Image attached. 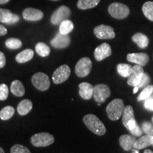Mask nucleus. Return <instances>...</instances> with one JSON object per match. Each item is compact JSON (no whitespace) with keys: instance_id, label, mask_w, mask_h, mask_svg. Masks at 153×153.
<instances>
[{"instance_id":"22","label":"nucleus","mask_w":153,"mask_h":153,"mask_svg":"<svg viewBox=\"0 0 153 153\" xmlns=\"http://www.w3.org/2000/svg\"><path fill=\"white\" fill-rule=\"evenodd\" d=\"M33 108V104L29 99H24L17 106V111L21 116H26Z\"/></svg>"},{"instance_id":"13","label":"nucleus","mask_w":153,"mask_h":153,"mask_svg":"<svg viewBox=\"0 0 153 153\" xmlns=\"http://www.w3.org/2000/svg\"><path fill=\"white\" fill-rule=\"evenodd\" d=\"M71 43V38L68 34H62L59 33L51 41V45L57 49H62L68 47Z\"/></svg>"},{"instance_id":"14","label":"nucleus","mask_w":153,"mask_h":153,"mask_svg":"<svg viewBox=\"0 0 153 153\" xmlns=\"http://www.w3.org/2000/svg\"><path fill=\"white\" fill-rule=\"evenodd\" d=\"M112 53L111 48L109 44L104 43L96 48L94 51V57L99 62L109 57Z\"/></svg>"},{"instance_id":"49","label":"nucleus","mask_w":153,"mask_h":153,"mask_svg":"<svg viewBox=\"0 0 153 153\" xmlns=\"http://www.w3.org/2000/svg\"><path fill=\"white\" fill-rule=\"evenodd\" d=\"M0 9H1V8H0Z\"/></svg>"},{"instance_id":"10","label":"nucleus","mask_w":153,"mask_h":153,"mask_svg":"<svg viewBox=\"0 0 153 153\" xmlns=\"http://www.w3.org/2000/svg\"><path fill=\"white\" fill-rule=\"evenodd\" d=\"M122 123L123 125L125 126L126 129L128 131H131L132 129L134 128L137 122L135 120V116H134V111L133 107L131 106H126L124 108L123 114L122 115Z\"/></svg>"},{"instance_id":"36","label":"nucleus","mask_w":153,"mask_h":153,"mask_svg":"<svg viewBox=\"0 0 153 153\" xmlns=\"http://www.w3.org/2000/svg\"><path fill=\"white\" fill-rule=\"evenodd\" d=\"M150 82V78L148 74L144 73L143 75L142 79H141L140 82L138 84V85L136 86V87H138V89H140V88H143L148 86Z\"/></svg>"},{"instance_id":"8","label":"nucleus","mask_w":153,"mask_h":153,"mask_svg":"<svg viewBox=\"0 0 153 153\" xmlns=\"http://www.w3.org/2000/svg\"><path fill=\"white\" fill-rule=\"evenodd\" d=\"M111 95V90L109 87L104 84H100L94 87L93 97L95 101L101 104L105 102L108 97Z\"/></svg>"},{"instance_id":"28","label":"nucleus","mask_w":153,"mask_h":153,"mask_svg":"<svg viewBox=\"0 0 153 153\" xmlns=\"http://www.w3.org/2000/svg\"><path fill=\"white\" fill-rule=\"evenodd\" d=\"M15 109L13 106H7L0 111V119L2 120H7L14 116Z\"/></svg>"},{"instance_id":"9","label":"nucleus","mask_w":153,"mask_h":153,"mask_svg":"<svg viewBox=\"0 0 153 153\" xmlns=\"http://www.w3.org/2000/svg\"><path fill=\"white\" fill-rule=\"evenodd\" d=\"M71 74L70 67L67 65H62L57 68L53 72L52 79L55 84H61L65 82L67 79L70 77Z\"/></svg>"},{"instance_id":"37","label":"nucleus","mask_w":153,"mask_h":153,"mask_svg":"<svg viewBox=\"0 0 153 153\" xmlns=\"http://www.w3.org/2000/svg\"><path fill=\"white\" fill-rule=\"evenodd\" d=\"M130 132H131V133L133 136H141L143 133L137 123H136V125L134 127V128L132 129L131 131H130Z\"/></svg>"},{"instance_id":"24","label":"nucleus","mask_w":153,"mask_h":153,"mask_svg":"<svg viewBox=\"0 0 153 153\" xmlns=\"http://www.w3.org/2000/svg\"><path fill=\"white\" fill-rule=\"evenodd\" d=\"M11 91L16 97H23L25 94V88L22 82L19 80L13 81L11 85Z\"/></svg>"},{"instance_id":"18","label":"nucleus","mask_w":153,"mask_h":153,"mask_svg":"<svg viewBox=\"0 0 153 153\" xmlns=\"http://www.w3.org/2000/svg\"><path fill=\"white\" fill-rule=\"evenodd\" d=\"M79 94L81 98L89 100L93 97L94 87L88 82H82L79 85Z\"/></svg>"},{"instance_id":"20","label":"nucleus","mask_w":153,"mask_h":153,"mask_svg":"<svg viewBox=\"0 0 153 153\" xmlns=\"http://www.w3.org/2000/svg\"><path fill=\"white\" fill-rule=\"evenodd\" d=\"M135 140L136 139L135 137L129 135H123L119 137V144L124 150L129 151L133 150Z\"/></svg>"},{"instance_id":"33","label":"nucleus","mask_w":153,"mask_h":153,"mask_svg":"<svg viewBox=\"0 0 153 153\" xmlns=\"http://www.w3.org/2000/svg\"><path fill=\"white\" fill-rule=\"evenodd\" d=\"M10 153H31L28 148L20 144L14 145L11 147Z\"/></svg>"},{"instance_id":"3","label":"nucleus","mask_w":153,"mask_h":153,"mask_svg":"<svg viewBox=\"0 0 153 153\" xmlns=\"http://www.w3.org/2000/svg\"><path fill=\"white\" fill-rule=\"evenodd\" d=\"M108 14L113 18L123 19L127 18L130 14V9L126 4L122 3L114 2L111 4L108 8Z\"/></svg>"},{"instance_id":"16","label":"nucleus","mask_w":153,"mask_h":153,"mask_svg":"<svg viewBox=\"0 0 153 153\" xmlns=\"http://www.w3.org/2000/svg\"><path fill=\"white\" fill-rule=\"evenodd\" d=\"M127 60L141 67L146 65L149 62V56L145 53H129L127 55Z\"/></svg>"},{"instance_id":"43","label":"nucleus","mask_w":153,"mask_h":153,"mask_svg":"<svg viewBox=\"0 0 153 153\" xmlns=\"http://www.w3.org/2000/svg\"><path fill=\"white\" fill-rule=\"evenodd\" d=\"M143 153H153V152L151 150H149V149H147V150H145L144 151V152Z\"/></svg>"},{"instance_id":"15","label":"nucleus","mask_w":153,"mask_h":153,"mask_svg":"<svg viewBox=\"0 0 153 153\" xmlns=\"http://www.w3.org/2000/svg\"><path fill=\"white\" fill-rule=\"evenodd\" d=\"M23 18L29 22H38L43 18V11L34 8H26L22 13Z\"/></svg>"},{"instance_id":"35","label":"nucleus","mask_w":153,"mask_h":153,"mask_svg":"<svg viewBox=\"0 0 153 153\" xmlns=\"http://www.w3.org/2000/svg\"><path fill=\"white\" fill-rule=\"evenodd\" d=\"M143 131L146 135L153 136V126L149 122H143L142 124Z\"/></svg>"},{"instance_id":"7","label":"nucleus","mask_w":153,"mask_h":153,"mask_svg":"<svg viewBox=\"0 0 153 153\" xmlns=\"http://www.w3.org/2000/svg\"><path fill=\"white\" fill-rule=\"evenodd\" d=\"M71 15V10L66 6H61L53 13L51 22L53 25L60 24L63 21L67 20Z\"/></svg>"},{"instance_id":"12","label":"nucleus","mask_w":153,"mask_h":153,"mask_svg":"<svg viewBox=\"0 0 153 153\" xmlns=\"http://www.w3.org/2000/svg\"><path fill=\"white\" fill-rule=\"evenodd\" d=\"M144 70L143 68L140 65H135L132 68L131 73L128 76L127 83L131 87H136L142 79Z\"/></svg>"},{"instance_id":"4","label":"nucleus","mask_w":153,"mask_h":153,"mask_svg":"<svg viewBox=\"0 0 153 153\" xmlns=\"http://www.w3.org/2000/svg\"><path fill=\"white\" fill-rule=\"evenodd\" d=\"M55 141L54 136L48 133H38L30 137V143L37 148H43L52 145Z\"/></svg>"},{"instance_id":"30","label":"nucleus","mask_w":153,"mask_h":153,"mask_svg":"<svg viewBox=\"0 0 153 153\" xmlns=\"http://www.w3.org/2000/svg\"><path fill=\"white\" fill-rule=\"evenodd\" d=\"M132 71V67L128 64L120 63L117 65V72L123 77H128Z\"/></svg>"},{"instance_id":"25","label":"nucleus","mask_w":153,"mask_h":153,"mask_svg":"<svg viewBox=\"0 0 153 153\" xmlns=\"http://www.w3.org/2000/svg\"><path fill=\"white\" fill-rule=\"evenodd\" d=\"M101 0H78L77 5L78 9L82 10H86L94 8L99 4Z\"/></svg>"},{"instance_id":"47","label":"nucleus","mask_w":153,"mask_h":153,"mask_svg":"<svg viewBox=\"0 0 153 153\" xmlns=\"http://www.w3.org/2000/svg\"><path fill=\"white\" fill-rule=\"evenodd\" d=\"M152 121H153V118H152Z\"/></svg>"},{"instance_id":"6","label":"nucleus","mask_w":153,"mask_h":153,"mask_svg":"<svg viewBox=\"0 0 153 153\" xmlns=\"http://www.w3.org/2000/svg\"><path fill=\"white\" fill-rule=\"evenodd\" d=\"M92 62L90 58L84 57L76 62L75 66V73L79 77H85L90 73Z\"/></svg>"},{"instance_id":"38","label":"nucleus","mask_w":153,"mask_h":153,"mask_svg":"<svg viewBox=\"0 0 153 153\" xmlns=\"http://www.w3.org/2000/svg\"><path fill=\"white\" fill-rule=\"evenodd\" d=\"M145 107L148 110L152 111H153V99H146L145 102Z\"/></svg>"},{"instance_id":"1","label":"nucleus","mask_w":153,"mask_h":153,"mask_svg":"<svg viewBox=\"0 0 153 153\" xmlns=\"http://www.w3.org/2000/svg\"><path fill=\"white\" fill-rule=\"evenodd\" d=\"M83 122L91 132L97 135H104L106 132L104 124L99 118L94 114L85 115Z\"/></svg>"},{"instance_id":"42","label":"nucleus","mask_w":153,"mask_h":153,"mask_svg":"<svg viewBox=\"0 0 153 153\" xmlns=\"http://www.w3.org/2000/svg\"><path fill=\"white\" fill-rule=\"evenodd\" d=\"M138 87H134V89H133V94H136L137 91H138Z\"/></svg>"},{"instance_id":"44","label":"nucleus","mask_w":153,"mask_h":153,"mask_svg":"<svg viewBox=\"0 0 153 153\" xmlns=\"http://www.w3.org/2000/svg\"><path fill=\"white\" fill-rule=\"evenodd\" d=\"M132 153H139L138 150H136V149L133 148V151H132Z\"/></svg>"},{"instance_id":"19","label":"nucleus","mask_w":153,"mask_h":153,"mask_svg":"<svg viewBox=\"0 0 153 153\" xmlns=\"http://www.w3.org/2000/svg\"><path fill=\"white\" fill-rule=\"evenodd\" d=\"M153 144V136L152 135H146L142 136L135 140L133 145V148L136 150H142L152 145Z\"/></svg>"},{"instance_id":"48","label":"nucleus","mask_w":153,"mask_h":153,"mask_svg":"<svg viewBox=\"0 0 153 153\" xmlns=\"http://www.w3.org/2000/svg\"><path fill=\"white\" fill-rule=\"evenodd\" d=\"M152 145H153V144H152Z\"/></svg>"},{"instance_id":"40","label":"nucleus","mask_w":153,"mask_h":153,"mask_svg":"<svg viewBox=\"0 0 153 153\" xmlns=\"http://www.w3.org/2000/svg\"><path fill=\"white\" fill-rule=\"evenodd\" d=\"M7 33V29L2 25L0 24V36H5Z\"/></svg>"},{"instance_id":"41","label":"nucleus","mask_w":153,"mask_h":153,"mask_svg":"<svg viewBox=\"0 0 153 153\" xmlns=\"http://www.w3.org/2000/svg\"><path fill=\"white\" fill-rule=\"evenodd\" d=\"M9 1H10V0H0V4H4L9 2Z\"/></svg>"},{"instance_id":"5","label":"nucleus","mask_w":153,"mask_h":153,"mask_svg":"<svg viewBox=\"0 0 153 153\" xmlns=\"http://www.w3.org/2000/svg\"><path fill=\"white\" fill-rule=\"evenodd\" d=\"M31 82L33 87L41 91L48 90L51 87V82L48 76L43 72H37L34 74L31 78Z\"/></svg>"},{"instance_id":"39","label":"nucleus","mask_w":153,"mask_h":153,"mask_svg":"<svg viewBox=\"0 0 153 153\" xmlns=\"http://www.w3.org/2000/svg\"><path fill=\"white\" fill-rule=\"evenodd\" d=\"M6 57L4 53L0 51V68H3L6 65Z\"/></svg>"},{"instance_id":"11","label":"nucleus","mask_w":153,"mask_h":153,"mask_svg":"<svg viewBox=\"0 0 153 153\" xmlns=\"http://www.w3.org/2000/svg\"><path fill=\"white\" fill-rule=\"evenodd\" d=\"M94 33L99 39H113L116 36L114 28L106 25H99L94 29Z\"/></svg>"},{"instance_id":"27","label":"nucleus","mask_w":153,"mask_h":153,"mask_svg":"<svg viewBox=\"0 0 153 153\" xmlns=\"http://www.w3.org/2000/svg\"><path fill=\"white\" fill-rule=\"evenodd\" d=\"M74 29V24L72 21L67 19V20L63 21L60 24V28H59V31L62 34H69L70 32L72 31Z\"/></svg>"},{"instance_id":"21","label":"nucleus","mask_w":153,"mask_h":153,"mask_svg":"<svg viewBox=\"0 0 153 153\" xmlns=\"http://www.w3.org/2000/svg\"><path fill=\"white\" fill-rule=\"evenodd\" d=\"M132 40L135 43L142 49L146 48L149 45V38L148 36L142 33H137L134 34L132 37Z\"/></svg>"},{"instance_id":"17","label":"nucleus","mask_w":153,"mask_h":153,"mask_svg":"<svg viewBox=\"0 0 153 153\" xmlns=\"http://www.w3.org/2000/svg\"><path fill=\"white\" fill-rule=\"evenodd\" d=\"M19 21L18 15L12 14L9 9H0V22L7 24H16Z\"/></svg>"},{"instance_id":"46","label":"nucleus","mask_w":153,"mask_h":153,"mask_svg":"<svg viewBox=\"0 0 153 153\" xmlns=\"http://www.w3.org/2000/svg\"><path fill=\"white\" fill-rule=\"evenodd\" d=\"M51 1H59V0H51Z\"/></svg>"},{"instance_id":"45","label":"nucleus","mask_w":153,"mask_h":153,"mask_svg":"<svg viewBox=\"0 0 153 153\" xmlns=\"http://www.w3.org/2000/svg\"><path fill=\"white\" fill-rule=\"evenodd\" d=\"M0 153H5L4 149L2 148H1V147H0Z\"/></svg>"},{"instance_id":"31","label":"nucleus","mask_w":153,"mask_h":153,"mask_svg":"<svg viewBox=\"0 0 153 153\" xmlns=\"http://www.w3.org/2000/svg\"><path fill=\"white\" fill-rule=\"evenodd\" d=\"M5 45L9 49L16 50L20 48L22 46V42L18 38H11L6 41Z\"/></svg>"},{"instance_id":"34","label":"nucleus","mask_w":153,"mask_h":153,"mask_svg":"<svg viewBox=\"0 0 153 153\" xmlns=\"http://www.w3.org/2000/svg\"><path fill=\"white\" fill-rule=\"evenodd\" d=\"M9 88L5 84H1L0 85V100L5 101L8 98Z\"/></svg>"},{"instance_id":"32","label":"nucleus","mask_w":153,"mask_h":153,"mask_svg":"<svg viewBox=\"0 0 153 153\" xmlns=\"http://www.w3.org/2000/svg\"><path fill=\"white\" fill-rule=\"evenodd\" d=\"M153 92V85H148L145 87L143 90L141 91L140 95L137 97V101H140L142 100H145L148 99V98L150 97V96L152 94Z\"/></svg>"},{"instance_id":"29","label":"nucleus","mask_w":153,"mask_h":153,"mask_svg":"<svg viewBox=\"0 0 153 153\" xmlns=\"http://www.w3.org/2000/svg\"><path fill=\"white\" fill-rule=\"evenodd\" d=\"M142 10L145 16L151 22H153V1L145 2L143 6Z\"/></svg>"},{"instance_id":"26","label":"nucleus","mask_w":153,"mask_h":153,"mask_svg":"<svg viewBox=\"0 0 153 153\" xmlns=\"http://www.w3.org/2000/svg\"><path fill=\"white\" fill-rule=\"evenodd\" d=\"M36 51L41 57H45L48 56L51 53V48L47 44L42 43H38L36 45Z\"/></svg>"},{"instance_id":"2","label":"nucleus","mask_w":153,"mask_h":153,"mask_svg":"<svg viewBox=\"0 0 153 153\" xmlns=\"http://www.w3.org/2000/svg\"><path fill=\"white\" fill-rule=\"evenodd\" d=\"M124 108L123 101L120 99H115L106 106L107 116L110 120H117L123 115Z\"/></svg>"},{"instance_id":"23","label":"nucleus","mask_w":153,"mask_h":153,"mask_svg":"<svg viewBox=\"0 0 153 153\" xmlns=\"http://www.w3.org/2000/svg\"><path fill=\"white\" fill-rule=\"evenodd\" d=\"M34 56V53L31 49H26L19 53L16 56V60L17 62L25 63L30 61Z\"/></svg>"}]
</instances>
